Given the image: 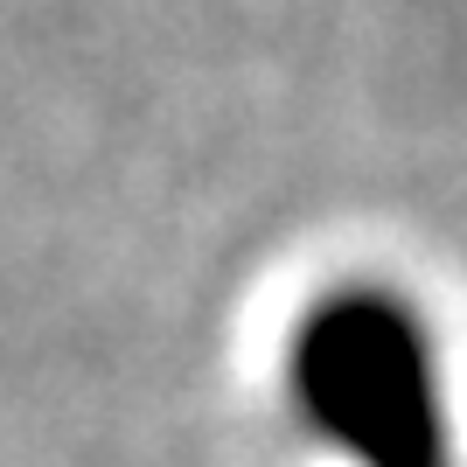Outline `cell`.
Returning <instances> with one entry per match:
<instances>
[{"label": "cell", "mask_w": 467, "mask_h": 467, "mask_svg": "<svg viewBox=\"0 0 467 467\" xmlns=\"http://www.w3.org/2000/svg\"><path fill=\"white\" fill-rule=\"evenodd\" d=\"M293 398L356 467H447V419L426 335L398 300L342 293L293 342Z\"/></svg>", "instance_id": "obj_1"}]
</instances>
